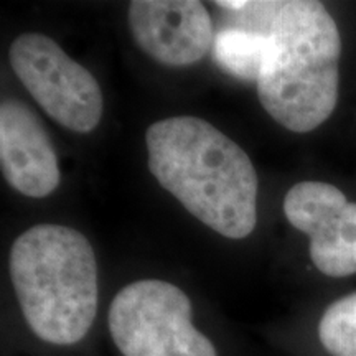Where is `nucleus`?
I'll use <instances>...</instances> for the list:
<instances>
[{
	"label": "nucleus",
	"instance_id": "f257e3e1",
	"mask_svg": "<svg viewBox=\"0 0 356 356\" xmlns=\"http://www.w3.org/2000/svg\"><path fill=\"white\" fill-rule=\"evenodd\" d=\"M231 20L264 30L270 51L257 96L270 118L292 132H310L330 118L338 101L341 40L335 20L314 0H259Z\"/></svg>",
	"mask_w": 356,
	"mask_h": 356
},
{
	"label": "nucleus",
	"instance_id": "7ed1b4c3",
	"mask_svg": "<svg viewBox=\"0 0 356 356\" xmlns=\"http://www.w3.org/2000/svg\"><path fill=\"white\" fill-rule=\"evenodd\" d=\"M10 279L40 340L66 346L88 335L97 312V264L79 231L60 225L25 231L10 249Z\"/></svg>",
	"mask_w": 356,
	"mask_h": 356
},
{
	"label": "nucleus",
	"instance_id": "39448f33",
	"mask_svg": "<svg viewBox=\"0 0 356 356\" xmlns=\"http://www.w3.org/2000/svg\"><path fill=\"white\" fill-rule=\"evenodd\" d=\"M10 65L44 113L71 131L91 132L101 121L102 92L96 78L42 33L12 43Z\"/></svg>",
	"mask_w": 356,
	"mask_h": 356
},
{
	"label": "nucleus",
	"instance_id": "423d86ee",
	"mask_svg": "<svg viewBox=\"0 0 356 356\" xmlns=\"http://www.w3.org/2000/svg\"><path fill=\"white\" fill-rule=\"evenodd\" d=\"M284 213L310 238V257L320 273L346 277L356 273V203L325 181H300L287 191Z\"/></svg>",
	"mask_w": 356,
	"mask_h": 356
},
{
	"label": "nucleus",
	"instance_id": "20e7f679",
	"mask_svg": "<svg viewBox=\"0 0 356 356\" xmlns=\"http://www.w3.org/2000/svg\"><path fill=\"white\" fill-rule=\"evenodd\" d=\"M191 302L165 280H137L118 292L108 325L122 356H218L215 345L197 330Z\"/></svg>",
	"mask_w": 356,
	"mask_h": 356
},
{
	"label": "nucleus",
	"instance_id": "6e6552de",
	"mask_svg": "<svg viewBox=\"0 0 356 356\" xmlns=\"http://www.w3.org/2000/svg\"><path fill=\"white\" fill-rule=\"evenodd\" d=\"M0 162L8 185L25 197L43 198L60 184L50 137L38 115L17 99L0 106Z\"/></svg>",
	"mask_w": 356,
	"mask_h": 356
},
{
	"label": "nucleus",
	"instance_id": "1a4fd4ad",
	"mask_svg": "<svg viewBox=\"0 0 356 356\" xmlns=\"http://www.w3.org/2000/svg\"><path fill=\"white\" fill-rule=\"evenodd\" d=\"M211 51L226 73L257 83L269 56L270 38L264 30L231 20L215 33Z\"/></svg>",
	"mask_w": 356,
	"mask_h": 356
},
{
	"label": "nucleus",
	"instance_id": "0eeeda50",
	"mask_svg": "<svg viewBox=\"0 0 356 356\" xmlns=\"http://www.w3.org/2000/svg\"><path fill=\"white\" fill-rule=\"evenodd\" d=\"M129 26L140 50L168 66L198 63L215 42L210 13L197 0H134Z\"/></svg>",
	"mask_w": 356,
	"mask_h": 356
},
{
	"label": "nucleus",
	"instance_id": "f03ea898",
	"mask_svg": "<svg viewBox=\"0 0 356 356\" xmlns=\"http://www.w3.org/2000/svg\"><path fill=\"white\" fill-rule=\"evenodd\" d=\"M149 168L195 218L229 239L257 222V175L248 154L210 122L177 115L147 129Z\"/></svg>",
	"mask_w": 356,
	"mask_h": 356
},
{
	"label": "nucleus",
	"instance_id": "9d476101",
	"mask_svg": "<svg viewBox=\"0 0 356 356\" xmlns=\"http://www.w3.org/2000/svg\"><path fill=\"white\" fill-rule=\"evenodd\" d=\"M318 337L333 356H356V292L333 302L323 312Z\"/></svg>",
	"mask_w": 356,
	"mask_h": 356
}]
</instances>
